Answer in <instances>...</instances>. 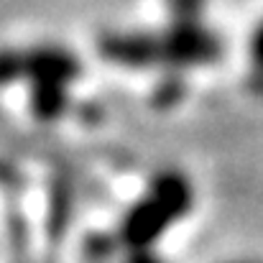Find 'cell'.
Masks as SVG:
<instances>
[{"mask_svg": "<svg viewBox=\"0 0 263 263\" xmlns=\"http://www.w3.org/2000/svg\"><path fill=\"white\" fill-rule=\"evenodd\" d=\"M97 51L110 64L125 69L164 67L161 36L154 31H107L97 41Z\"/></svg>", "mask_w": 263, "mask_h": 263, "instance_id": "cell-3", "label": "cell"}, {"mask_svg": "<svg viewBox=\"0 0 263 263\" xmlns=\"http://www.w3.org/2000/svg\"><path fill=\"white\" fill-rule=\"evenodd\" d=\"M251 59H253V87L263 89V23L253 31V39H251Z\"/></svg>", "mask_w": 263, "mask_h": 263, "instance_id": "cell-7", "label": "cell"}, {"mask_svg": "<svg viewBox=\"0 0 263 263\" xmlns=\"http://www.w3.org/2000/svg\"><path fill=\"white\" fill-rule=\"evenodd\" d=\"M159 36H161V59L166 72L207 67L222 57L220 39L207 26H202L199 18L172 21V26L159 31Z\"/></svg>", "mask_w": 263, "mask_h": 263, "instance_id": "cell-2", "label": "cell"}, {"mask_svg": "<svg viewBox=\"0 0 263 263\" xmlns=\"http://www.w3.org/2000/svg\"><path fill=\"white\" fill-rule=\"evenodd\" d=\"M128 263H161V261L151 253V248H138V251H130Z\"/></svg>", "mask_w": 263, "mask_h": 263, "instance_id": "cell-9", "label": "cell"}, {"mask_svg": "<svg viewBox=\"0 0 263 263\" xmlns=\"http://www.w3.org/2000/svg\"><path fill=\"white\" fill-rule=\"evenodd\" d=\"M28 102H31L33 118L51 123L67 110V102H69L67 85H62V82H36V85H31Z\"/></svg>", "mask_w": 263, "mask_h": 263, "instance_id": "cell-5", "label": "cell"}, {"mask_svg": "<svg viewBox=\"0 0 263 263\" xmlns=\"http://www.w3.org/2000/svg\"><path fill=\"white\" fill-rule=\"evenodd\" d=\"M194 202V192L189 179L166 169L154 176L148 194H143L120 220V243L128 251L151 248L176 220H181Z\"/></svg>", "mask_w": 263, "mask_h": 263, "instance_id": "cell-1", "label": "cell"}, {"mask_svg": "<svg viewBox=\"0 0 263 263\" xmlns=\"http://www.w3.org/2000/svg\"><path fill=\"white\" fill-rule=\"evenodd\" d=\"M80 72H82V64L69 49H62L54 44L18 49V82L28 80V85H36V82L69 85L72 80L80 77Z\"/></svg>", "mask_w": 263, "mask_h": 263, "instance_id": "cell-4", "label": "cell"}, {"mask_svg": "<svg viewBox=\"0 0 263 263\" xmlns=\"http://www.w3.org/2000/svg\"><path fill=\"white\" fill-rule=\"evenodd\" d=\"M181 97H184V82H181L179 72H166V77L154 89V105L166 110V107H174Z\"/></svg>", "mask_w": 263, "mask_h": 263, "instance_id": "cell-6", "label": "cell"}, {"mask_svg": "<svg viewBox=\"0 0 263 263\" xmlns=\"http://www.w3.org/2000/svg\"><path fill=\"white\" fill-rule=\"evenodd\" d=\"M202 8H204V0H169V10L174 21L199 18Z\"/></svg>", "mask_w": 263, "mask_h": 263, "instance_id": "cell-8", "label": "cell"}]
</instances>
